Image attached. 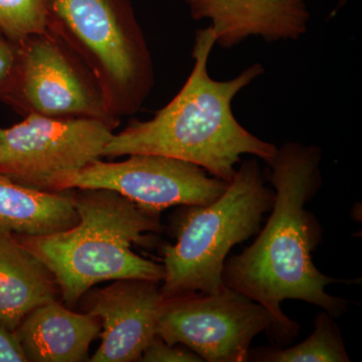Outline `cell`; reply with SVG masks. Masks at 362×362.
Here are the masks:
<instances>
[{"label":"cell","mask_w":362,"mask_h":362,"mask_svg":"<svg viewBox=\"0 0 362 362\" xmlns=\"http://www.w3.org/2000/svg\"><path fill=\"white\" fill-rule=\"evenodd\" d=\"M321 149L287 142L267 162L275 192L271 216L258 238L240 255L226 259L223 284L263 305L273 316V335L287 341L299 324L283 313L281 304L300 300L339 317L349 302L331 296L326 287L343 280L325 276L314 265L312 252L322 238L316 216L305 209L322 185Z\"/></svg>","instance_id":"obj_1"},{"label":"cell","mask_w":362,"mask_h":362,"mask_svg":"<svg viewBox=\"0 0 362 362\" xmlns=\"http://www.w3.org/2000/svg\"><path fill=\"white\" fill-rule=\"evenodd\" d=\"M214 45L211 26L197 30L194 69L180 92L153 118L131 121L125 129L114 133L103 157H173L197 164L226 182L232 181L245 154L266 162L273 158L278 147L243 127L232 108L240 90L263 75V66L255 64L232 80H214L207 66Z\"/></svg>","instance_id":"obj_2"},{"label":"cell","mask_w":362,"mask_h":362,"mask_svg":"<svg viewBox=\"0 0 362 362\" xmlns=\"http://www.w3.org/2000/svg\"><path fill=\"white\" fill-rule=\"evenodd\" d=\"M73 197L78 221L70 230L40 237L16 235L52 272L69 307L99 283L123 279L162 282L163 265L132 250L148 233L161 232L158 214L104 188H78Z\"/></svg>","instance_id":"obj_3"},{"label":"cell","mask_w":362,"mask_h":362,"mask_svg":"<svg viewBox=\"0 0 362 362\" xmlns=\"http://www.w3.org/2000/svg\"><path fill=\"white\" fill-rule=\"evenodd\" d=\"M275 201L257 159L240 164L226 192L206 206H182L173 223L176 243L162 249L165 299L225 287L221 278L228 252L261 230Z\"/></svg>","instance_id":"obj_4"},{"label":"cell","mask_w":362,"mask_h":362,"mask_svg":"<svg viewBox=\"0 0 362 362\" xmlns=\"http://www.w3.org/2000/svg\"><path fill=\"white\" fill-rule=\"evenodd\" d=\"M47 26L89 69L112 115L140 111L156 74L130 0H47Z\"/></svg>","instance_id":"obj_5"},{"label":"cell","mask_w":362,"mask_h":362,"mask_svg":"<svg viewBox=\"0 0 362 362\" xmlns=\"http://www.w3.org/2000/svg\"><path fill=\"white\" fill-rule=\"evenodd\" d=\"M115 129L98 119L30 114L0 128V173L35 189L66 192L74 176L103 157Z\"/></svg>","instance_id":"obj_6"},{"label":"cell","mask_w":362,"mask_h":362,"mask_svg":"<svg viewBox=\"0 0 362 362\" xmlns=\"http://www.w3.org/2000/svg\"><path fill=\"white\" fill-rule=\"evenodd\" d=\"M18 59L7 103L23 115L86 117L117 128L96 78L70 47L51 30L18 42Z\"/></svg>","instance_id":"obj_7"},{"label":"cell","mask_w":362,"mask_h":362,"mask_svg":"<svg viewBox=\"0 0 362 362\" xmlns=\"http://www.w3.org/2000/svg\"><path fill=\"white\" fill-rule=\"evenodd\" d=\"M165 300L157 335L168 344L185 345L204 361H249L252 340L275 327L263 305L226 286Z\"/></svg>","instance_id":"obj_8"},{"label":"cell","mask_w":362,"mask_h":362,"mask_svg":"<svg viewBox=\"0 0 362 362\" xmlns=\"http://www.w3.org/2000/svg\"><path fill=\"white\" fill-rule=\"evenodd\" d=\"M204 168L173 157L133 154L120 162H93L71 178L66 190L104 188L158 214L175 206H206L228 187Z\"/></svg>","instance_id":"obj_9"},{"label":"cell","mask_w":362,"mask_h":362,"mask_svg":"<svg viewBox=\"0 0 362 362\" xmlns=\"http://www.w3.org/2000/svg\"><path fill=\"white\" fill-rule=\"evenodd\" d=\"M161 283L123 279L88 295L87 312L101 320V345L92 362L139 361L157 335L165 305Z\"/></svg>","instance_id":"obj_10"},{"label":"cell","mask_w":362,"mask_h":362,"mask_svg":"<svg viewBox=\"0 0 362 362\" xmlns=\"http://www.w3.org/2000/svg\"><path fill=\"white\" fill-rule=\"evenodd\" d=\"M194 21L209 20L216 44L230 49L251 37L297 40L307 33V0H185Z\"/></svg>","instance_id":"obj_11"},{"label":"cell","mask_w":362,"mask_h":362,"mask_svg":"<svg viewBox=\"0 0 362 362\" xmlns=\"http://www.w3.org/2000/svg\"><path fill=\"white\" fill-rule=\"evenodd\" d=\"M101 330L96 316L69 310L58 300L30 312L14 332L28 362H81L89 361Z\"/></svg>","instance_id":"obj_12"},{"label":"cell","mask_w":362,"mask_h":362,"mask_svg":"<svg viewBox=\"0 0 362 362\" xmlns=\"http://www.w3.org/2000/svg\"><path fill=\"white\" fill-rule=\"evenodd\" d=\"M59 298L58 281L44 262L0 230V325L14 332L28 314Z\"/></svg>","instance_id":"obj_13"},{"label":"cell","mask_w":362,"mask_h":362,"mask_svg":"<svg viewBox=\"0 0 362 362\" xmlns=\"http://www.w3.org/2000/svg\"><path fill=\"white\" fill-rule=\"evenodd\" d=\"M78 214L73 194L25 187L0 173V230L40 237L70 230Z\"/></svg>","instance_id":"obj_14"},{"label":"cell","mask_w":362,"mask_h":362,"mask_svg":"<svg viewBox=\"0 0 362 362\" xmlns=\"http://www.w3.org/2000/svg\"><path fill=\"white\" fill-rule=\"evenodd\" d=\"M254 361L263 362H349L334 317L326 311L316 316L314 331L303 342L286 349L257 350Z\"/></svg>","instance_id":"obj_15"},{"label":"cell","mask_w":362,"mask_h":362,"mask_svg":"<svg viewBox=\"0 0 362 362\" xmlns=\"http://www.w3.org/2000/svg\"><path fill=\"white\" fill-rule=\"evenodd\" d=\"M47 0H0V32L13 42L45 32Z\"/></svg>","instance_id":"obj_16"},{"label":"cell","mask_w":362,"mask_h":362,"mask_svg":"<svg viewBox=\"0 0 362 362\" xmlns=\"http://www.w3.org/2000/svg\"><path fill=\"white\" fill-rule=\"evenodd\" d=\"M143 362H202L204 361L192 350L182 344H168L156 335L143 351Z\"/></svg>","instance_id":"obj_17"},{"label":"cell","mask_w":362,"mask_h":362,"mask_svg":"<svg viewBox=\"0 0 362 362\" xmlns=\"http://www.w3.org/2000/svg\"><path fill=\"white\" fill-rule=\"evenodd\" d=\"M18 59V45L0 32V98L6 100L13 87Z\"/></svg>","instance_id":"obj_18"},{"label":"cell","mask_w":362,"mask_h":362,"mask_svg":"<svg viewBox=\"0 0 362 362\" xmlns=\"http://www.w3.org/2000/svg\"><path fill=\"white\" fill-rule=\"evenodd\" d=\"M0 362H28L16 332L0 325Z\"/></svg>","instance_id":"obj_19"},{"label":"cell","mask_w":362,"mask_h":362,"mask_svg":"<svg viewBox=\"0 0 362 362\" xmlns=\"http://www.w3.org/2000/svg\"><path fill=\"white\" fill-rule=\"evenodd\" d=\"M347 0H338V6L337 9H339L340 7H342L344 6L345 4H346Z\"/></svg>","instance_id":"obj_20"}]
</instances>
